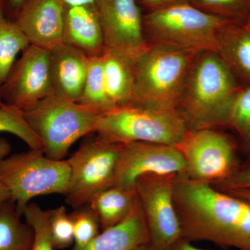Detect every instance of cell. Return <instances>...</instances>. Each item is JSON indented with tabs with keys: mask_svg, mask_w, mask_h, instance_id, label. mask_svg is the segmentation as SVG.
I'll use <instances>...</instances> for the list:
<instances>
[{
	"mask_svg": "<svg viewBox=\"0 0 250 250\" xmlns=\"http://www.w3.org/2000/svg\"><path fill=\"white\" fill-rule=\"evenodd\" d=\"M188 130L177 110L129 104L102 115L95 133L123 145L140 142L177 146Z\"/></svg>",
	"mask_w": 250,
	"mask_h": 250,
	"instance_id": "5b68a950",
	"label": "cell"
},
{
	"mask_svg": "<svg viewBox=\"0 0 250 250\" xmlns=\"http://www.w3.org/2000/svg\"><path fill=\"white\" fill-rule=\"evenodd\" d=\"M23 112L42 141L45 155L55 160H62L81 138L95 133L102 116L55 93Z\"/></svg>",
	"mask_w": 250,
	"mask_h": 250,
	"instance_id": "8992f818",
	"label": "cell"
},
{
	"mask_svg": "<svg viewBox=\"0 0 250 250\" xmlns=\"http://www.w3.org/2000/svg\"></svg>",
	"mask_w": 250,
	"mask_h": 250,
	"instance_id": "60d3db41",
	"label": "cell"
},
{
	"mask_svg": "<svg viewBox=\"0 0 250 250\" xmlns=\"http://www.w3.org/2000/svg\"><path fill=\"white\" fill-rule=\"evenodd\" d=\"M226 126L236 131L250 149V85H241L237 92L229 111Z\"/></svg>",
	"mask_w": 250,
	"mask_h": 250,
	"instance_id": "484cf974",
	"label": "cell"
},
{
	"mask_svg": "<svg viewBox=\"0 0 250 250\" xmlns=\"http://www.w3.org/2000/svg\"><path fill=\"white\" fill-rule=\"evenodd\" d=\"M188 2L232 22L244 23L250 12V0H189Z\"/></svg>",
	"mask_w": 250,
	"mask_h": 250,
	"instance_id": "4316f807",
	"label": "cell"
},
{
	"mask_svg": "<svg viewBox=\"0 0 250 250\" xmlns=\"http://www.w3.org/2000/svg\"><path fill=\"white\" fill-rule=\"evenodd\" d=\"M174 201L184 239L250 250V201L185 174L174 179Z\"/></svg>",
	"mask_w": 250,
	"mask_h": 250,
	"instance_id": "6da1fadb",
	"label": "cell"
},
{
	"mask_svg": "<svg viewBox=\"0 0 250 250\" xmlns=\"http://www.w3.org/2000/svg\"><path fill=\"white\" fill-rule=\"evenodd\" d=\"M29 45L14 21L6 16L0 17V85L9 76L18 54Z\"/></svg>",
	"mask_w": 250,
	"mask_h": 250,
	"instance_id": "cb8c5ba5",
	"label": "cell"
},
{
	"mask_svg": "<svg viewBox=\"0 0 250 250\" xmlns=\"http://www.w3.org/2000/svg\"><path fill=\"white\" fill-rule=\"evenodd\" d=\"M170 250H207L201 249V248H197L192 244L191 241H187V240H179L177 243H176Z\"/></svg>",
	"mask_w": 250,
	"mask_h": 250,
	"instance_id": "1f68e13d",
	"label": "cell"
},
{
	"mask_svg": "<svg viewBox=\"0 0 250 250\" xmlns=\"http://www.w3.org/2000/svg\"><path fill=\"white\" fill-rule=\"evenodd\" d=\"M78 103L101 115L115 108L106 91L102 55L89 57L84 86Z\"/></svg>",
	"mask_w": 250,
	"mask_h": 250,
	"instance_id": "603a6c76",
	"label": "cell"
},
{
	"mask_svg": "<svg viewBox=\"0 0 250 250\" xmlns=\"http://www.w3.org/2000/svg\"><path fill=\"white\" fill-rule=\"evenodd\" d=\"M3 103L2 98H1V85H0V106H1V103Z\"/></svg>",
	"mask_w": 250,
	"mask_h": 250,
	"instance_id": "f35d334b",
	"label": "cell"
},
{
	"mask_svg": "<svg viewBox=\"0 0 250 250\" xmlns=\"http://www.w3.org/2000/svg\"><path fill=\"white\" fill-rule=\"evenodd\" d=\"M229 21L185 1L147 12L143 29L148 45L200 53L215 52L219 31Z\"/></svg>",
	"mask_w": 250,
	"mask_h": 250,
	"instance_id": "3957f363",
	"label": "cell"
},
{
	"mask_svg": "<svg viewBox=\"0 0 250 250\" xmlns=\"http://www.w3.org/2000/svg\"><path fill=\"white\" fill-rule=\"evenodd\" d=\"M215 52L242 85H250V29L244 23L229 21L223 25Z\"/></svg>",
	"mask_w": 250,
	"mask_h": 250,
	"instance_id": "ac0fdd59",
	"label": "cell"
},
{
	"mask_svg": "<svg viewBox=\"0 0 250 250\" xmlns=\"http://www.w3.org/2000/svg\"><path fill=\"white\" fill-rule=\"evenodd\" d=\"M197 54L148 45L134 61L136 87L131 104L177 110Z\"/></svg>",
	"mask_w": 250,
	"mask_h": 250,
	"instance_id": "277c9868",
	"label": "cell"
},
{
	"mask_svg": "<svg viewBox=\"0 0 250 250\" xmlns=\"http://www.w3.org/2000/svg\"><path fill=\"white\" fill-rule=\"evenodd\" d=\"M149 245L147 224L138 200L134 209L121 223L100 231L84 248L68 250H140Z\"/></svg>",
	"mask_w": 250,
	"mask_h": 250,
	"instance_id": "e0dca14e",
	"label": "cell"
},
{
	"mask_svg": "<svg viewBox=\"0 0 250 250\" xmlns=\"http://www.w3.org/2000/svg\"><path fill=\"white\" fill-rule=\"evenodd\" d=\"M177 147L185 160V175L192 180L214 185L239 169L236 143L220 130H188Z\"/></svg>",
	"mask_w": 250,
	"mask_h": 250,
	"instance_id": "9c48e42d",
	"label": "cell"
},
{
	"mask_svg": "<svg viewBox=\"0 0 250 250\" xmlns=\"http://www.w3.org/2000/svg\"><path fill=\"white\" fill-rule=\"evenodd\" d=\"M139 1L148 10V12H150V11L162 9L170 5L188 1L189 0H139Z\"/></svg>",
	"mask_w": 250,
	"mask_h": 250,
	"instance_id": "4dcf8cb0",
	"label": "cell"
},
{
	"mask_svg": "<svg viewBox=\"0 0 250 250\" xmlns=\"http://www.w3.org/2000/svg\"><path fill=\"white\" fill-rule=\"evenodd\" d=\"M244 24H246L247 27L250 29V12L249 15H248V18H247L246 22H244Z\"/></svg>",
	"mask_w": 250,
	"mask_h": 250,
	"instance_id": "74e56055",
	"label": "cell"
},
{
	"mask_svg": "<svg viewBox=\"0 0 250 250\" xmlns=\"http://www.w3.org/2000/svg\"><path fill=\"white\" fill-rule=\"evenodd\" d=\"M62 42L89 57L103 54L104 39L96 5L65 6Z\"/></svg>",
	"mask_w": 250,
	"mask_h": 250,
	"instance_id": "2e32d148",
	"label": "cell"
},
{
	"mask_svg": "<svg viewBox=\"0 0 250 250\" xmlns=\"http://www.w3.org/2000/svg\"><path fill=\"white\" fill-rule=\"evenodd\" d=\"M67 160H55L42 149L10 154L0 160V183L22 213L32 199L43 195L65 196L70 183Z\"/></svg>",
	"mask_w": 250,
	"mask_h": 250,
	"instance_id": "52a82bcc",
	"label": "cell"
},
{
	"mask_svg": "<svg viewBox=\"0 0 250 250\" xmlns=\"http://www.w3.org/2000/svg\"><path fill=\"white\" fill-rule=\"evenodd\" d=\"M96 7L105 47L136 60L148 47L137 0H98Z\"/></svg>",
	"mask_w": 250,
	"mask_h": 250,
	"instance_id": "4fadbf2b",
	"label": "cell"
},
{
	"mask_svg": "<svg viewBox=\"0 0 250 250\" xmlns=\"http://www.w3.org/2000/svg\"><path fill=\"white\" fill-rule=\"evenodd\" d=\"M124 145L97 135L67 159L70 177L65 198L74 208L88 205L99 192L113 187Z\"/></svg>",
	"mask_w": 250,
	"mask_h": 250,
	"instance_id": "ba28073f",
	"label": "cell"
},
{
	"mask_svg": "<svg viewBox=\"0 0 250 250\" xmlns=\"http://www.w3.org/2000/svg\"><path fill=\"white\" fill-rule=\"evenodd\" d=\"M177 176L150 174L141 177L135 184L152 250H170L182 238V226L174 201V182Z\"/></svg>",
	"mask_w": 250,
	"mask_h": 250,
	"instance_id": "30bf717a",
	"label": "cell"
},
{
	"mask_svg": "<svg viewBox=\"0 0 250 250\" xmlns=\"http://www.w3.org/2000/svg\"><path fill=\"white\" fill-rule=\"evenodd\" d=\"M137 202L136 188L113 186L95 195L88 205L98 216L103 231L125 220Z\"/></svg>",
	"mask_w": 250,
	"mask_h": 250,
	"instance_id": "ffe728a7",
	"label": "cell"
},
{
	"mask_svg": "<svg viewBox=\"0 0 250 250\" xmlns=\"http://www.w3.org/2000/svg\"><path fill=\"white\" fill-rule=\"evenodd\" d=\"M65 14L62 0H26L14 21L30 45L50 50L63 42Z\"/></svg>",
	"mask_w": 250,
	"mask_h": 250,
	"instance_id": "5bb4252c",
	"label": "cell"
},
{
	"mask_svg": "<svg viewBox=\"0 0 250 250\" xmlns=\"http://www.w3.org/2000/svg\"><path fill=\"white\" fill-rule=\"evenodd\" d=\"M2 101L27 111L54 94L48 49L29 45L1 85Z\"/></svg>",
	"mask_w": 250,
	"mask_h": 250,
	"instance_id": "8fae6325",
	"label": "cell"
},
{
	"mask_svg": "<svg viewBox=\"0 0 250 250\" xmlns=\"http://www.w3.org/2000/svg\"><path fill=\"white\" fill-rule=\"evenodd\" d=\"M12 200L0 206V250H31L34 232Z\"/></svg>",
	"mask_w": 250,
	"mask_h": 250,
	"instance_id": "44dd1931",
	"label": "cell"
},
{
	"mask_svg": "<svg viewBox=\"0 0 250 250\" xmlns=\"http://www.w3.org/2000/svg\"><path fill=\"white\" fill-rule=\"evenodd\" d=\"M51 209H43L35 202H30L22 211L24 220L31 227L34 240L31 250H56L50 229Z\"/></svg>",
	"mask_w": 250,
	"mask_h": 250,
	"instance_id": "d4e9b609",
	"label": "cell"
},
{
	"mask_svg": "<svg viewBox=\"0 0 250 250\" xmlns=\"http://www.w3.org/2000/svg\"><path fill=\"white\" fill-rule=\"evenodd\" d=\"M186 169L184 156L177 146L129 143L124 145L113 186L135 188L136 181L143 176L182 175Z\"/></svg>",
	"mask_w": 250,
	"mask_h": 250,
	"instance_id": "7c38bea8",
	"label": "cell"
},
{
	"mask_svg": "<svg viewBox=\"0 0 250 250\" xmlns=\"http://www.w3.org/2000/svg\"><path fill=\"white\" fill-rule=\"evenodd\" d=\"M50 229L56 250H66L74 246L73 224L64 206L51 209Z\"/></svg>",
	"mask_w": 250,
	"mask_h": 250,
	"instance_id": "f1b7e54d",
	"label": "cell"
},
{
	"mask_svg": "<svg viewBox=\"0 0 250 250\" xmlns=\"http://www.w3.org/2000/svg\"><path fill=\"white\" fill-rule=\"evenodd\" d=\"M25 1L26 0H8L10 8L14 13L15 16L17 14L18 11H19Z\"/></svg>",
	"mask_w": 250,
	"mask_h": 250,
	"instance_id": "836d02e7",
	"label": "cell"
},
{
	"mask_svg": "<svg viewBox=\"0 0 250 250\" xmlns=\"http://www.w3.org/2000/svg\"><path fill=\"white\" fill-rule=\"evenodd\" d=\"M102 57L106 91L113 106L133 103L136 87L134 61L107 47Z\"/></svg>",
	"mask_w": 250,
	"mask_h": 250,
	"instance_id": "d6986e66",
	"label": "cell"
},
{
	"mask_svg": "<svg viewBox=\"0 0 250 250\" xmlns=\"http://www.w3.org/2000/svg\"><path fill=\"white\" fill-rule=\"evenodd\" d=\"M140 250H152L149 248V246L146 247V248H143V249Z\"/></svg>",
	"mask_w": 250,
	"mask_h": 250,
	"instance_id": "ab89813d",
	"label": "cell"
},
{
	"mask_svg": "<svg viewBox=\"0 0 250 250\" xmlns=\"http://www.w3.org/2000/svg\"><path fill=\"white\" fill-rule=\"evenodd\" d=\"M241 87L214 51L197 53L177 111L188 130L226 126L235 95Z\"/></svg>",
	"mask_w": 250,
	"mask_h": 250,
	"instance_id": "7a4b0ae2",
	"label": "cell"
},
{
	"mask_svg": "<svg viewBox=\"0 0 250 250\" xmlns=\"http://www.w3.org/2000/svg\"><path fill=\"white\" fill-rule=\"evenodd\" d=\"M11 199L9 190L3 184L0 183V206Z\"/></svg>",
	"mask_w": 250,
	"mask_h": 250,
	"instance_id": "e575fe53",
	"label": "cell"
},
{
	"mask_svg": "<svg viewBox=\"0 0 250 250\" xmlns=\"http://www.w3.org/2000/svg\"><path fill=\"white\" fill-rule=\"evenodd\" d=\"M70 215L73 224L75 238L72 248L82 249L88 246L101 231L100 221L88 205L75 208Z\"/></svg>",
	"mask_w": 250,
	"mask_h": 250,
	"instance_id": "83f0119b",
	"label": "cell"
},
{
	"mask_svg": "<svg viewBox=\"0 0 250 250\" xmlns=\"http://www.w3.org/2000/svg\"><path fill=\"white\" fill-rule=\"evenodd\" d=\"M227 192L233 194V195H236L237 197H241V198L250 201V190H231V191Z\"/></svg>",
	"mask_w": 250,
	"mask_h": 250,
	"instance_id": "d590c367",
	"label": "cell"
},
{
	"mask_svg": "<svg viewBox=\"0 0 250 250\" xmlns=\"http://www.w3.org/2000/svg\"><path fill=\"white\" fill-rule=\"evenodd\" d=\"M212 186L219 190L225 192L231 190H250V164L247 167L238 169L223 182Z\"/></svg>",
	"mask_w": 250,
	"mask_h": 250,
	"instance_id": "f546056e",
	"label": "cell"
},
{
	"mask_svg": "<svg viewBox=\"0 0 250 250\" xmlns=\"http://www.w3.org/2000/svg\"><path fill=\"white\" fill-rule=\"evenodd\" d=\"M49 52L54 93L78 103L84 86L89 56L64 42Z\"/></svg>",
	"mask_w": 250,
	"mask_h": 250,
	"instance_id": "9a60e30c",
	"label": "cell"
},
{
	"mask_svg": "<svg viewBox=\"0 0 250 250\" xmlns=\"http://www.w3.org/2000/svg\"><path fill=\"white\" fill-rule=\"evenodd\" d=\"M5 16L4 11V0H0V17Z\"/></svg>",
	"mask_w": 250,
	"mask_h": 250,
	"instance_id": "8d00e7d4",
	"label": "cell"
},
{
	"mask_svg": "<svg viewBox=\"0 0 250 250\" xmlns=\"http://www.w3.org/2000/svg\"><path fill=\"white\" fill-rule=\"evenodd\" d=\"M0 132H7L17 136L32 149H42L43 144L39 136L31 127L24 117V112L16 106L3 102L0 106ZM9 141L0 139V160L11 154Z\"/></svg>",
	"mask_w": 250,
	"mask_h": 250,
	"instance_id": "7402d4cb",
	"label": "cell"
},
{
	"mask_svg": "<svg viewBox=\"0 0 250 250\" xmlns=\"http://www.w3.org/2000/svg\"><path fill=\"white\" fill-rule=\"evenodd\" d=\"M65 6H85L96 5L98 0H62Z\"/></svg>",
	"mask_w": 250,
	"mask_h": 250,
	"instance_id": "d6a6232c",
	"label": "cell"
}]
</instances>
